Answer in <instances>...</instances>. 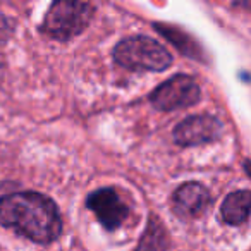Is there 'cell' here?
<instances>
[{
    "label": "cell",
    "mask_w": 251,
    "mask_h": 251,
    "mask_svg": "<svg viewBox=\"0 0 251 251\" xmlns=\"http://www.w3.org/2000/svg\"><path fill=\"white\" fill-rule=\"evenodd\" d=\"M134 251H169V237L158 220H150Z\"/></svg>",
    "instance_id": "9"
},
{
    "label": "cell",
    "mask_w": 251,
    "mask_h": 251,
    "mask_svg": "<svg viewBox=\"0 0 251 251\" xmlns=\"http://www.w3.org/2000/svg\"><path fill=\"white\" fill-rule=\"evenodd\" d=\"M200 100V86L189 76H174L150 95V101L158 110H177L195 105Z\"/></svg>",
    "instance_id": "4"
},
{
    "label": "cell",
    "mask_w": 251,
    "mask_h": 251,
    "mask_svg": "<svg viewBox=\"0 0 251 251\" xmlns=\"http://www.w3.org/2000/svg\"><path fill=\"white\" fill-rule=\"evenodd\" d=\"M93 9L84 0H55L43 21V31L53 40L66 42L86 29Z\"/></svg>",
    "instance_id": "2"
},
{
    "label": "cell",
    "mask_w": 251,
    "mask_h": 251,
    "mask_svg": "<svg viewBox=\"0 0 251 251\" xmlns=\"http://www.w3.org/2000/svg\"><path fill=\"white\" fill-rule=\"evenodd\" d=\"M86 206L97 215V219L107 230H115L117 227H121L129 215L127 205L112 188H101L93 191L86 198Z\"/></svg>",
    "instance_id": "5"
},
{
    "label": "cell",
    "mask_w": 251,
    "mask_h": 251,
    "mask_svg": "<svg viewBox=\"0 0 251 251\" xmlns=\"http://www.w3.org/2000/svg\"><path fill=\"white\" fill-rule=\"evenodd\" d=\"M222 134V124L212 115H193L174 129V140L181 147H195L215 141Z\"/></svg>",
    "instance_id": "6"
},
{
    "label": "cell",
    "mask_w": 251,
    "mask_h": 251,
    "mask_svg": "<svg viewBox=\"0 0 251 251\" xmlns=\"http://www.w3.org/2000/svg\"><path fill=\"white\" fill-rule=\"evenodd\" d=\"M0 226L40 244L52 243L62 232L57 205L35 191L12 193L0 200Z\"/></svg>",
    "instance_id": "1"
},
{
    "label": "cell",
    "mask_w": 251,
    "mask_h": 251,
    "mask_svg": "<svg viewBox=\"0 0 251 251\" xmlns=\"http://www.w3.org/2000/svg\"><path fill=\"white\" fill-rule=\"evenodd\" d=\"M210 201V193L205 186L200 182H186L172 196V205L179 217L184 219H195L200 217L206 208H208Z\"/></svg>",
    "instance_id": "7"
},
{
    "label": "cell",
    "mask_w": 251,
    "mask_h": 251,
    "mask_svg": "<svg viewBox=\"0 0 251 251\" xmlns=\"http://www.w3.org/2000/svg\"><path fill=\"white\" fill-rule=\"evenodd\" d=\"M114 60L131 71H165L172 64V55L165 47L147 36L122 40L114 49Z\"/></svg>",
    "instance_id": "3"
},
{
    "label": "cell",
    "mask_w": 251,
    "mask_h": 251,
    "mask_svg": "<svg viewBox=\"0 0 251 251\" xmlns=\"http://www.w3.org/2000/svg\"><path fill=\"white\" fill-rule=\"evenodd\" d=\"M220 215H222L224 222L230 224V226H239V224L246 222L248 215H250V191L243 189V191L230 193L224 200Z\"/></svg>",
    "instance_id": "8"
}]
</instances>
